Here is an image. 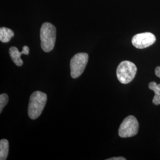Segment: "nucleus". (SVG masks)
<instances>
[{
    "label": "nucleus",
    "mask_w": 160,
    "mask_h": 160,
    "mask_svg": "<svg viewBox=\"0 0 160 160\" xmlns=\"http://www.w3.org/2000/svg\"><path fill=\"white\" fill-rule=\"evenodd\" d=\"M47 102V95L40 91L34 92L30 97L28 115L31 119H36L42 114Z\"/></svg>",
    "instance_id": "obj_1"
},
{
    "label": "nucleus",
    "mask_w": 160,
    "mask_h": 160,
    "mask_svg": "<svg viewBox=\"0 0 160 160\" xmlns=\"http://www.w3.org/2000/svg\"><path fill=\"white\" fill-rule=\"evenodd\" d=\"M57 30L51 23H44L40 28L41 47L43 51L49 52L53 49L56 41Z\"/></svg>",
    "instance_id": "obj_2"
},
{
    "label": "nucleus",
    "mask_w": 160,
    "mask_h": 160,
    "mask_svg": "<svg viewBox=\"0 0 160 160\" xmlns=\"http://www.w3.org/2000/svg\"><path fill=\"white\" fill-rule=\"evenodd\" d=\"M137 72V68L135 63L129 61H124L118 65L116 75L122 84H126L134 79Z\"/></svg>",
    "instance_id": "obj_3"
},
{
    "label": "nucleus",
    "mask_w": 160,
    "mask_h": 160,
    "mask_svg": "<svg viewBox=\"0 0 160 160\" xmlns=\"http://www.w3.org/2000/svg\"><path fill=\"white\" fill-rule=\"evenodd\" d=\"M88 55L86 53L75 54L70 62L71 76L72 78H77L82 74L88 63Z\"/></svg>",
    "instance_id": "obj_4"
},
{
    "label": "nucleus",
    "mask_w": 160,
    "mask_h": 160,
    "mask_svg": "<svg viewBox=\"0 0 160 160\" xmlns=\"http://www.w3.org/2000/svg\"><path fill=\"white\" fill-rule=\"evenodd\" d=\"M139 131V123L137 118L130 115L123 120L119 129V135L121 138L135 136Z\"/></svg>",
    "instance_id": "obj_5"
},
{
    "label": "nucleus",
    "mask_w": 160,
    "mask_h": 160,
    "mask_svg": "<svg viewBox=\"0 0 160 160\" xmlns=\"http://www.w3.org/2000/svg\"><path fill=\"white\" fill-rule=\"evenodd\" d=\"M156 41L154 34L145 32L135 35L132 39V43L137 49H144L153 45Z\"/></svg>",
    "instance_id": "obj_6"
},
{
    "label": "nucleus",
    "mask_w": 160,
    "mask_h": 160,
    "mask_svg": "<svg viewBox=\"0 0 160 160\" xmlns=\"http://www.w3.org/2000/svg\"><path fill=\"white\" fill-rule=\"evenodd\" d=\"M9 53L12 61L17 66L20 67L23 64L21 57L23 54L29 55V48L28 46H24L22 51L20 52L16 47L12 46L9 49Z\"/></svg>",
    "instance_id": "obj_7"
},
{
    "label": "nucleus",
    "mask_w": 160,
    "mask_h": 160,
    "mask_svg": "<svg viewBox=\"0 0 160 160\" xmlns=\"http://www.w3.org/2000/svg\"><path fill=\"white\" fill-rule=\"evenodd\" d=\"M14 36V32L11 29L2 27L0 29V40L2 43L10 42L12 38Z\"/></svg>",
    "instance_id": "obj_8"
},
{
    "label": "nucleus",
    "mask_w": 160,
    "mask_h": 160,
    "mask_svg": "<svg viewBox=\"0 0 160 160\" xmlns=\"http://www.w3.org/2000/svg\"><path fill=\"white\" fill-rule=\"evenodd\" d=\"M149 88L154 92L155 96L152 103L155 105L158 106L160 104V84H157L154 81L151 82L148 85Z\"/></svg>",
    "instance_id": "obj_9"
},
{
    "label": "nucleus",
    "mask_w": 160,
    "mask_h": 160,
    "mask_svg": "<svg viewBox=\"0 0 160 160\" xmlns=\"http://www.w3.org/2000/svg\"><path fill=\"white\" fill-rule=\"evenodd\" d=\"M9 151V143L8 141L2 139L0 141V160H6L7 159Z\"/></svg>",
    "instance_id": "obj_10"
},
{
    "label": "nucleus",
    "mask_w": 160,
    "mask_h": 160,
    "mask_svg": "<svg viewBox=\"0 0 160 160\" xmlns=\"http://www.w3.org/2000/svg\"><path fill=\"white\" fill-rule=\"evenodd\" d=\"M8 102V96L7 94L3 93L0 95V113L2 112L4 108Z\"/></svg>",
    "instance_id": "obj_11"
},
{
    "label": "nucleus",
    "mask_w": 160,
    "mask_h": 160,
    "mask_svg": "<svg viewBox=\"0 0 160 160\" xmlns=\"http://www.w3.org/2000/svg\"><path fill=\"white\" fill-rule=\"evenodd\" d=\"M155 73L157 77H159L160 78V67H157L155 69Z\"/></svg>",
    "instance_id": "obj_12"
},
{
    "label": "nucleus",
    "mask_w": 160,
    "mask_h": 160,
    "mask_svg": "<svg viewBox=\"0 0 160 160\" xmlns=\"http://www.w3.org/2000/svg\"><path fill=\"white\" fill-rule=\"evenodd\" d=\"M108 160H126V158L124 157H113V158H110L108 159Z\"/></svg>",
    "instance_id": "obj_13"
}]
</instances>
